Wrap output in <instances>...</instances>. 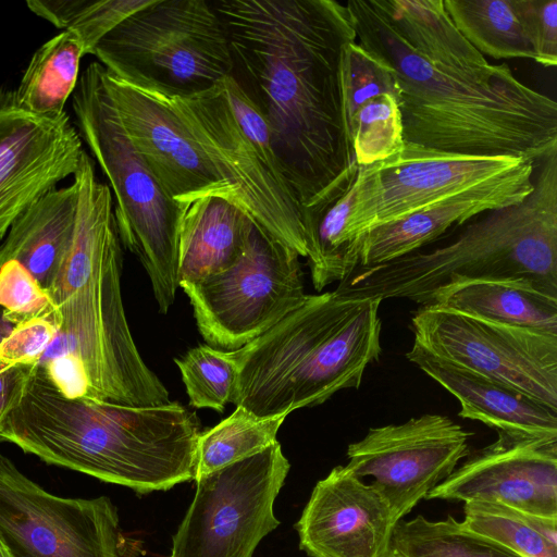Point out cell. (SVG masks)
Returning a JSON list of instances; mask_svg holds the SVG:
<instances>
[{
	"mask_svg": "<svg viewBox=\"0 0 557 557\" xmlns=\"http://www.w3.org/2000/svg\"><path fill=\"white\" fill-rule=\"evenodd\" d=\"M37 366H11L0 361V423L22 400Z\"/></svg>",
	"mask_w": 557,
	"mask_h": 557,
	"instance_id": "74e56055",
	"label": "cell"
},
{
	"mask_svg": "<svg viewBox=\"0 0 557 557\" xmlns=\"http://www.w3.org/2000/svg\"><path fill=\"white\" fill-rule=\"evenodd\" d=\"M231 77L265 120L281 172L305 221L356 180L342 87L344 47L356 41L335 0H216Z\"/></svg>",
	"mask_w": 557,
	"mask_h": 557,
	"instance_id": "6da1fadb",
	"label": "cell"
},
{
	"mask_svg": "<svg viewBox=\"0 0 557 557\" xmlns=\"http://www.w3.org/2000/svg\"><path fill=\"white\" fill-rule=\"evenodd\" d=\"M462 525L522 557H557V520L537 517L495 500L463 503Z\"/></svg>",
	"mask_w": 557,
	"mask_h": 557,
	"instance_id": "83f0119b",
	"label": "cell"
},
{
	"mask_svg": "<svg viewBox=\"0 0 557 557\" xmlns=\"http://www.w3.org/2000/svg\"><path fill=\"white\" fill-rule=\"evenodd\" d=\"M396 523L371 483L337 466L315 484L295 529L310 557H387Z\"/></svg>",
	"mask_w": 557,
	"mask_h": 557,
	"instance_id": "ac0fdd59",
	"label": "cell"
},
{
	"mask_svg": "<svg viewBox=\"0 0 557 557\" xmlns=\"http://www.w3.org/2000/svg\"><path fill=\"white\" fill-rule=\"evenodd\" d=\"M429 304L495 323L557 335V289L529 280L457 281L437 288Z\"/></svg>",
	"mask_w": 557,
	"mask_h": 557,
	"instance_id": "44dd1931",
	"label": "cell"
},
{
	"mask_svg": "<svg viewBox=\"0 0 557 557\" xmlns=\"http://www.w3.org/2000/svg\"><path fill=\"white\" fill-rule=\"evenodd\" d=\"M425 499L495 500L530 515L557 520V438L497 432Z\"/></svg>",
	"mask_w": 557,
	"mask_h": 557,
	"instance_id": "e0dca14e",
	"label": "cell"
},
{
	"mask_svg": "<svg viewBox=\"0 0 557 557\" xmlns=\"http://www.w3.org/2000/svg\"><path fill=\"white\" fill-rule=\"evenodd\" d=\"M342 87L348 122L368 100L383 95L397 100L398 96L393 70L356 41L343 49Z\"/></svg>",
	"mask_w": 557,
	"mask_h": 557,
	"instance_id": "d6a6232c",
	"label": "cell"
},
{
	"mask_svg": "<svg viewBox=\"0 0 557 557\" xmlns=\"http://www.w3.org/2000/svg\"><path fill=\"white\" fill-rule=\"evenodd\" d=\"M345 5L358 44L395 74L405 143L535 164L557 151L556 101L521 83L507 63L474 73L437 70L397 34L379 0Z\"/></svg>",
	"mask_w": 557,
	"mask_h": 557,
	"instance_id": "7a4b0ae2",
	"label": "cell"
},
{
	"mask_svg": "<svg viewBox=\"0 0 557 557\" xmlns=\"http://www.w3.org/2000/svg\"><path fill=\"white\" fill-rule=\"evenodd\" d=\"M406 357L458 399L460 417L478 420L497 432L557 438V410L540 400L413 345Z\"/></svg>",
	"mask_w": 557,
	"mask_h": 557,
	"instance_id": "ffe728a7",
	"label": "cell"
},
{
	"mask_svg": "<svg viewBox=\"0 0 557 557\" xmlns=\"http://www.w3.org/2000/svg\"><path fill=\"white\" fill-rule=\"evenodd\" d=\"M535 163L525 161L499 177L467 188L403 219L377 225L359 239V267L388 262L417 251L481 213L518 205L534 189Z\"/></svg>",
	"mask_w": 557,
	"mask_h": 557,
	"instance_id": "d6986e66",
	"label": "cell"
},
{
	"mask_svg": "<svg viewBox=\"0 0 557 557\" xmlns=\"http://www.w3.org/2000/svg\"><path fill=\"white\" fill-rule=\"evenodd\" d=\"M0 557H11L3 544L0 542Z\"/></svg>",
	"mask_w": 557,
	"mask_h": 557,
	"instance_id": "ab89813d",
	"label": "cell"
},
{
	"mask_svg": "<svg viewBox=\"0 0 557 557\" xmlns=\"http://www.w3.org/2000/svg\"><path fill=\"white\" fill-rule=\"evenodd\" d=\"M91 54L120 79L168 97L205 91L232 73L224 23L206 0H151Z\"/></svg>",
	"mask_w": 557,
	"mask_h": 557,
	"instance_id": "52a82bcc",
	"label": "cell"
},
{
	"mask_svg": "<svg viewBox=\"0 0 557 557\" xmlns=\"http://www.w3.org/2000/svg\"><path fill=\"white\" fill-rule=\"evenodd\" d=\"M77 196L73 182L50 190L22 213L0 244V265L17 261L47 290L72 242Z\"/></svg>",
	"mask_w": 557,
	"mask_h": 557,
	"instance_id": "603a6c76",
	"label": "cell"
},
{
	"mask_svg": "<svg viewBox=\"0 0 557 557\" xmlns=\"http://www.w3.org/2000/svg\"><path fill=\"white\" fill-rule=\"evenodd\" d=\"M164 97L236 205L258 227L307 257L305 208L240 128L222 81L195 95Z\"/></svg>",
	"mask_w": 557,
	"mask_h": 557,
	"instance_id": "9c48e42d",
	"label": "cell"
},
{
	"mask_svg": "<svg viewBox=\"0 0 557 557\" xmlns=\"http://www.w3.org/2000/svg\"><path fill=\"white\" fill-rule=\"evenodd\" d=\"M470 435L446 416L425 413L369 429L348 446L346 467L361 479L373 478L398 522L469 455Z\"/></svg>",
	"mask_w": 557,
	"mask_h": 557,
	"instance_id": "5bb4252c",
	"label": "cell"
},
{
	"mask_svg": "<svg viewBox=\"0 0 557 557\" xmlns=\"http://www.w3.org/2000/svg\"><path fill=\"white\" fill-rule=\"evenodd\" d=\"M534 61L545 67L557 63V0H515Z\"/></svg>",
	"mask_w": 557,
	"mask_h": 557,
	"instance_id": "e575fe53",
	"label": "cell"
},
{
	"mask_svg": "<svg viewBox=\"0 0 557 557\" xmlns=\"http://www.w3.org/2000/svg\"><path fill=\"white\" fill-rule=\"evenodd\" d=\"M387 557H522L475 533L454 517L431 521L419 515L399 520L392 531Z\"/></svg>",
	"mask_w": 557,
	"mask_h": 557,
	"instance_id": "4316f807",
	"label": "cell"
},
{
	"mask_svg": "<svg viewBox=\"0 0 557 557\" xmlns=\"http://www.w3.org/2000/svg\"><path fill=\"white\" fill-rule=\"evenodd\" d=\"M101 67L91 62L72 94L78 134L109 181L121 244L139 259L159 311L166 313L180 286L185 206L163 190L135 148L106 90Z\"/></svg>",
	"mask_w": 557,
	"mask_h": 557,
	"instance_id": "8992f818",
	"label": "cell"
},
{
	"mask_svg": "<svg viewBox=\"0 0 557 557\" xmlns=\"http://www.w3.org/2000/svg\"><path fill=\"white\" fill-rule=\"evenodd\" d=\"M151 0H28V9L63 30L81 37L86 54L98 41Z\"/></svg>",
	"mask_w": 557,
	"mask_h": 557,
	"instance_id": "f546056e",
	"label": "cell"
},
{
	"mask_svg": "<svg viewBox=\"0 0 557 557\" xmlns=\"http://www.w3.org/2000/svg\"><path fill=\"white\" fill-rule=\"evenodd\" d=\"M404 41L431 65L457 73L482 72L490 63L457 29L443 0H379Z\"/></svg>",
	"mask_w": 557,
	"mask_h": 557,
	"instance_id": "cb8c5ba5",
	"label": "cell"
},
{
	"mask_svg": "<svg viewBox=\"0 0 557 557\" xmlns=\"http://www.w3.org/2000/svg\"><path fill=\"white\" fill-rule=\"evenodd\" d=\"M525 161L507 156L446 152L405 143L398 153L359 166L356 198L346 228L351 260L359 262V239L370 228L499 177Z\"/></svg>",
	"mask_w": 557,
	"mask_h": 557,
	"instance_id": "4fadbf2b",
	"label": "cell"
},
{
	"mask_svg": "<svg viewBox=\"0 0 557 557\" xmlns=\"http://www.w3.org/2000/svg\"><path fill=\"white\" fill-rule=\"evenodd\" d=\"M0 542L11 557H124L125 550L109 497L50 494L1 450Z\"/></svg>",
	"mask_w": 557,
	"mask_h": 557,
	"instance_id": "7c38bea8",
	"label": "cell"
},
{
	"mask_svg": "<svg viewBox=\"0 0 557 557\" xmlns=\"http://www.w3.org/2000/svg\"><path fill=\"white\" fill-rule=\"evenodd\" d=\"M413 346L557 410V335L421 305Z\"/></svg>",
	"mask_w": 557,
	"mask_h": 557,
	"instance_id": "8fae6325",
	"label": "cell"
},
{
	"mask_svg": "<svg viewBox=\"0 0 557 557\" xmlns=\"http://www.w3.org/2000/svg\"><path fill=\"white\" fill-rule=\"evenodd\" d=\"M289 468L276 441L197 478L170 557H252L260 541L280 524L273 506Z\"/></svg>",
	"mask_w": 557,
	"mask_h": 557,
	"instance_id": "30bf717a",
	"label": "cell"
},
{
	"mask_svg": "<svg viewBox=\"0 0 557 557\" xmlns=\"http://www.w3.org/2000/svg\"><path fill=\"white\" fill-rule=\"evenodd\" d=\"M461 35L482 55L534 59L515 0H443Z\"/></svg>",
	"mask_w": 557,
	"mask_h": 557,
	"instance_id": "484cf974",
	"label": "cell"
},
{
	"mask_svg": "<svg viewBox=\"0 0 557 557\" xmlns=\"http://www.w3.org/2000/svg\"><path fill=\"white\" fill-rule=\"evenodd\" d=\"M0 307L14 325L44 318L60 327V318L48 292L15 260L0 265Z\"/></svg>",
	"mask_w": 557,
	"mask_h": 557,
	"instance_id": "836d02e7",
	"label": "cell"
},
{
	"mask_svg": "<svg viewBox=\"0 0 557 557\" xmlns=\"http://www.w3.org/2000/svg\"><path fill=\"white\" fill-rule=\"evenodd\" d=\"M101 78L132 143L173 200L186 206L216 195L236 205L163 95L128 84L103 65Z\"/></svg>",
	"mask_w": 557,
	"mask_h": 557,
	"instance_id": "2e32d148",
	"label": "cell"
},
{
	"mask_svg": "<svg viewBox=\"0 0 557 557\" xmlns=\"http://www.w3.org/2000/svg\"><path fill=\"white\" fill-rule=\"evenodd\" d=\"M48 379L67 398L90 397L88 375L81 358L74 352H63L40 362Z\"/></svg>",
	"mask_w": 557,
	"mask_h": 557,
	"instance_id": "8d00e7d4",
	"label": "cell"
},
{
	"mask_svg": "<svg viewBox=\"0 0 557 557\" xmlns=\"http://www.w3.org/2000/svg\"><path fill=\"white\" fill-rule=\"evenodd\" d=\"M182 380L195 408H211L223 412L233 400L238 368L230 351L210 345H199L175 359Z\"/></svg>",
	"mask_w": 557,
	"mask_h": 557,
	"instance_id": "4dcf8cb0",
	"label": "cell"
},
{
	"mask_svg": "<svg viewBox=\"0 0 557 557\" xmlns=\"http://www.w3.org/2000/svg\"><path fill=\"white\" fill-rule=\"evenodd\" d=\"M83 152L66 112L33 113L18 103L15 90L0 88V242L22 213L75 174Z\"/></svg>",
	"mask_w": 557,
	"mask_h": 557,
	"instance_id": "9a60e30c",
	"label": "cell"
},
{
	"mask_svg": "<svg viewBox=\"0 0 557 557\" xmlns=\"http://www.w3.org/2000/svg\"><path fill=\"white\" fill-rule=\"evenodd\" d=\"M253 224L237 205L222 196H203L187 203L180 231V286L234 264L247 246Z\"/></svg>",
	"mask_w": 557,
	"mask_h": 557,
	"instance_id": "7402d4cb",
	"label": "cell"
},
{
	"mask_svg": "<svg viewBox=\"0 0 557 557\" xmlns=\"http://www.w3.org/2000/svg\"><path fill=\"white\" fill-rule=\"evenodd\" d=\"M285 418H258L236 407L219 424L200 432L194 480L264 450L276 442L277 431Z\"/></svg>",
	"mask_w": 557,
	"mask_h": 557,
	"instance_id": "f1b7e54d",
	"label": "cell"
},
{
	"mask_svg": "<svg viewBox=\"0 0 557 557\" xmlns=\"http://www.w3.org/2000/svg\"><path fill=\"white\" fill-rule=\"evenodd\" d=\"M14 326L15 325L4 317L3 309L0 307V344L9 336Z\"/></svg>",
	"mask_w": 557,
	"mask_h": 557,
	"instance_id": "f35d334b",
	"label": "cell"
},
{
	"mask_svg": "<svg viewBox=\"0 0 557 557\" xmlns=\"http://www.w3.org/2000/svg\"><path fill=\"white\" fill-rule=\"evenodd\" d=\"M58 331L53 322L44 318L16 324L0 344V361L11 366H37Z\"/></svg>",
	"mask_w": 557,
	"mask_h": 557,
	"instance_id": "d590c367",
	"label": "cell"
},
{
	"mask_svg": "<svg viewBox=\"0 0 557 557\" xmlns=\"http://www.w3.org/2000/svg\"><path fill=\"white\" fill-rule=\"evenodd\" d=\"M352 149L359 166L383 161L404 145V127L398 102L383 95L364 102L349 121Z\"/></svg>",
	"mask_w": 557,
	"mask_h": 557,
	"instance_id": "1f68e13d",
	"label": "cell"
},
{
	"mask_svg": "<svg viewBox=\"0 0 557 557\" xmlns=\"http://www.w3.org/2000/svg\"><path fill=\"white\" fill-rule=\"evenodd\" d=\"M299 257L253 224L234 264L181 285L203 339L211 347L236 350L297 309L307 298Z\"/></svg>",
	"mask_w": 557,
	"mask_h": 557,
	"instance_id": "ba28073f",
	"label": "cell"
},
{
	"mask_svg": "<svg viewBox=\"0 0 557 557\" xmlns=\"http://www.w3.org/2000/svg\"><path fill=\"white\" fill-rule=\"evenodd\" d=\"M381 302L334 290L307 295L269 331L230 350L238 368L232 403L258 418L286 417L358 388L382 352Z\"/></svg>",
	"mask_w": 557,
	"mask_h": 557,
	"instance_id": "277c9868",
	"label": "cell"
},
{
	"mask_svg": "<svg viewBox=\"0 0 557 557\" xmlns=\"http://www.w3.org/2000/svg\"><path fill=\"white\" fill-rule=\"evenodd\" d=\"M77 209L69 250L47 289L60 318L41 360L74 352L84 363L90 397L132 406L170 401L139 355L126 320L122 249L109 185L84 151L75 172Z\"/></svg>",
	"mask_w": 557,
	"mask_h": 557,
	"instance_id": "3957f363",
	"label": "cell"
},
{
	"mask_svg": "<svg viewBox=\"0 0 557 557\" xmlns=\"http://www.w3.org/2000/svg\"><path fill=\"white\" fill-rule=\"evenodd\" d=\"M85 54V46L73 29L49 39L35 51L22 76L15 90L18 103L39 115H61L76 87L81 59Z\"/></svg>",
	"mask_w": 557,
	"mask_h": 557,
	"instance_id": "d4e9b609",
	"label": "cell"
},
{
	"mask_svg": "<svg viewBox=\"0 0 557 557\" xmlns=\"http://www.w3.org/2000/svg\"><path fill=\"white\" fill-rule=\"evenodd\" d=\"M506 278L557 289V151L535 164L534 189L522 202L487 211L443 247L359 267L334 292L345 298L428 305L444 285Z\"/></svg>",
	"mask_w": 557,
	"mask_h": 557,
	"instance_id": "5b68a950",
	"label": "cell"
}]
</instances>
